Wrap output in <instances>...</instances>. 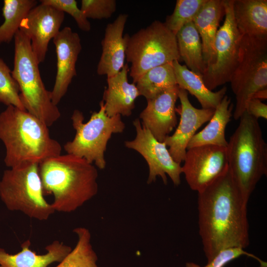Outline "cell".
<instances>
[{"mask_svg":"<svg viewBox=\"0 0 267 267\" xmlns=\"http://www.w3.org/2000/svg\"><path fill=\"white\" fill-rule=\"evenodd\" d=\"M247 203L228 167L198 192L199 233L208 262L223 250L249 245Z\"/></svg>","mask_w":267,"mask_h":267,"instance_id":"6da1fadb","label":"cell"},{"mask_svg":"<svg viewBox=\"0 0 267 267\" xmlns=\"http://www.w3.org/2000/svg\"><path fill=\"white\" fill-rule=\"evenodd\" d=\"M0 140L5 149L4 162L9 168L39 164L61 154V145L50 136L43 122L12 105L0 113Z\"/></svg>","mask_w":267,"mask_h":267,"instance_id":"7a4b0ae2","label":"cell"},{"mask_svg":"<svg viewBox=\"0 0 267 267\" xmlns=\"http://www.w3.org/2000/svg\"><path fill=\"white\" fill-rule=\"evenodd\" d=\"M44 194H52L55 211L70 213L98 192V172L86 159L66 154L49 158L39 165Z\"/></svg>","mask_w":267,"mask_h":267,"instance_id":"3957f363","label":"cell"},{"mask_svg":"<svg viewBox=\"0 0 267 267\" xmlns=\"http://www.w3.org/2000/svg\"><path fill=\"white\" fill-rule=\"evenodd\" d=\"M227 146L228 166L243 198L267 174V145L258 120L246 111Z\"/></svg>","mask_w":267,"mask_h":267,"instance_id":"277c9868","label":"cell"},{"mask_svg":"<svg viewBox=\"0 0 267 267\" xmlns=\"http://www.w3.org/2000/svg\"><path fill=\"white\" fill-rule=\"evenodd\" d=\"M14 57L12 75L17 83L20 98L26 111L48 127L61 116L57 106L51 100V91L42 79L38 62L29 39L20 30L14 38Z\"/></svg>","mask_w":267,"mask_h":267,"instance_id":"5b68a950","label":"cell"},{"mask_svg":"<svg viewBox=\"0 0 267 267\" xmlns=\"http://www.w3.org/2000/svg\"><path fill=\"white\" fill-rule=\"evenodd\" d=\"M127 37L126 59L134 84L149 70L180 60L176 35L164 22L154 21Z\"/></svg>","mask_w":267,"mask_h":267,"instance_id":"8992f818","label":"cell"},{"mask_svg":"<svg viewBox=\"0 0 267 267\" xmlns=\"http://www.w3.org/2000/svg\"><path fill=\"white\" fill-rule=\"evenodd\" d=\"M99 105V110L93 112L86 123H84L83 113L78 110L74 111L71 120L76 134L63 148L67 154L94 163L101 170L106 166L104 152L109 139L112 134L123 133L125 125L120 115L111 117L106 115L102 100Z\"/></svg>","mask_w":267,"mask_h":267,"instance_id":"52a82bcc","label":"cell"},{"mask_svg":"<svg viewBox=\"0 0 267 267\" xmlns=\"http://www.w3.org/2000/svg\"><path fill=\"white\" fill-rule=\"evenodd\" d=\"M39 165L5 170L0 179V198L8 210L45 221L55 211L44 197Z\"/></svg>","mask_w":267,"mask_h":267,"instance_id":"ba28073f","label":"cell"},{"mask_svg":"<svg viewBox=\"0 0 267 267\" xmlns=\"http://www.w3.org/2000/svg\"><path fill=\"white\" fill-rule=\"evenodd\" d=\"M229 82L235 95L233 116L237 120L254 94L267 89V39L242 35L238 61Z\"/></svg>","mask_w":267,"mask_h":267,"instance_id":"9c48e42d","label":"cell"},{"mask_svg":"<svg viewBox=\"0 0 267 267\" xmlns=\"http://www.w3.org/2000/svg\"><path fill=\"white\" fill-rule=\"evenodd\" d=\"M232 3L233 0H223L225 17L216 36L215 60L202 76L206 87L211 91L229 82L238 59L242 35L235 23Z\"/></svg>","mask_w":267,"mask_h":267,"instance_id":"30bf717a","label":"cell"},{"mask_svg":"<svg viewBox=\"0 0 267 267\" xmlns=\"http://www.w3.org/2000/svg\"><path fill=\"white\" fill-rule=\"evenodd\" d=\"M133 124L136 133L135 137L126 141L125 145L138 152L146 160L149 168L147 183L155 181L157 177L159 176L167 184L168 175L175 185H179L182 174L180 164L173 159L165 143L157 140L142 125L139 119L134 120Z\"/></svg>","mask_w":267,"mask_h":267,"instance_id":"8fae6325","label":"cell"},{"mask_svg":"<svg viewBox=\"0 0 267 267\" xmlns=\"http://www.w3.org/2000/svg\"><path fill=\"white\" fill-rule=\"evenodd\" d=\"M184 162L182 173L189 187L198 192L227 169V147L204 145L187 149Z\"/></svg>","mask_w":267,"mask_h":267,"instance_id":"7c38bea8","label":"cell"},{"mask_svg":"<svg viewBox=\"0 0 267 267\" xmlns=\"http://www.w3.org/2000/svg\"><path fill=\"white\" fill-rule=\"evenodd\" d=\"M64 17L63 12L41 3L22 20L19 30L30 40L39 64L44 61L49 43L60 31Z\"/></svg>","mask_w":267,"mask_h":267,"instance_id":"4fadbf2b","label":"cell"},{"mask_svg":"<svg viewBox=\"0 0 267 267\" xmlns=\"http://www.w3.org/2000/svg\"><path fill=\"white\" fill-rule=\"evenodd\" d=\"M178 98L180 105L176 110L180 115L179 124L174 133L168 135L163 142L169 147L173 159L180 164L184 161L189 142L196 131L210 121L215 109L195 108L188 99V92L179 88Z\"/></svg>","mask_w":267,"mask_h":267,"instance_id":"5bb4252c","label":"cell"},{"mask_svg":"<svg viewBox=\"0 0 267 267\" xmlns=\"http://www.w3.org/2000/svg\"><path fill=\"white\" fill-rule=\"evenodd\" d=\"M57 57V72L51 91L52 103L57 106L76 76V64L82 50L79 35L68 26L60 30L53 39Z\"/></svg>","mask_w":267,"mask_h":267,"instance_id":"9a60e30c","label":"cell"},{"mask_svg":"<svg viewBox=\"0 0 267 267\" xmlns=\"http://www.w3.org/2000/svg\"><path fill=\"white\" fill-rule=\"evenodd\" d=\"M178 89L176 85L147 100V106L140 114L142 125L159 141L163 142L177 125Z\"/></svg>","mask_w":267,"mask_h":267,"instance_id":"2e32d148","label":"cell"},{"mask_svg":"<svg viewBox=\"0 0 267 267\" xmlns=\"http://www.w3.org/2000/svg\"><path fill=\"white\" fill-rule=\"evenodd\" d=\"M128 17L127 14H120L106 26L101 41L102 53L97 66L98 75L112 77L125 64L127 37V34L123 36V32Z\"/></svg>","mask_w":267,"mask_h":267,"instance_id":"e0dca14e","label":"cell"},{"mask_svg":"<svg viewBox=\"0 0 267 267\" xmlns=\"http://www.w3.org/2000/svg\"><path fill=\"white\" fill-rule=\"evenodd\" d=\"M129 71V66L126 63L118 74L107 78L108 86L102 100L108 117L117 115L129 116L134 108L135 100L140 94L135 84L128 81Z\"/></svg>","mask_w":267,"mask_h":267,"instance_id":"ac0fdd59","label":"cell"},{"mask_svg":"<svg viewBox=\"0 0 267 267\" xmlns=\"http://www.w3.org/2000/svg\"><path fill=\"white\" fill-rule=\"evenodd\" d=\"M29 240L21 244V250L14 254L0 248V267H48L55 262L60 263L72 250L71 247L58 240L45 247L46 253L39 255L32 251Z\"/></svg>","mask_w":267,"mask_h":267,"instance_id":"d6986e66","label":"cell"},{"mask_svg":"<svg viewBox=\"0 0 267 267\" xmlns=\"http://www.w3.org/2000/svg\"><path fill=\"white\" fill-rule=\"evenodd\" d=\"M224 14L223 0H207L193 21L201 39L206 70L215 62L216 36Z\"/></svg>","mask_w":267,"mask_h":267,"instance_id":"ffe728a7","label":"cell"},{"mask_svg":"<svg viewBox=\"0 0 267 267\" xmlns=\"http://www.w3.org/2000/svg\"><path fill=\"white\" fill-rule=\"evenodd\" d=\"M232 8L242 35L267 39V0H233Z\"/></svg>","mask_w":267,"mask_h":267,"instance_id":"44dd1931","label":"cell"},{"mask_svg":"<svg viewBox=\"0 0 267 267\" xmlns=\"http://www.w3.org/2000/svg\"><path fill=\"white\" fill-rule=\"evenodd\" d=\"M233 105L231 99L225 95L215 110L209 123L196 133L189 142L187 149L204 145L227 147L225 132L232 115Z\"/></svg>","mask_w":267,"mask_h":267,"instance_id":"7402d4cb","label":"cell"},{"mask_svg":"<svg viewBox=\"0 0 267 267\" xmlns=\"http://www.w3.org/2000/svg\"><path fill=\"white\" fill-rule=\"evenodd\" d=\"M177 84L178 87L194 95L200 103L202 108L215 109L225 95L227 88L222 87L214 92L205 86L202 76L191 71L179 61L172 62Z\"/></svg>","mask_w":267,"mask_h":267,"instance_id":"603a6c76","label":"cell"},{"mask_svg":"<svg viewBox=\"0 0 267 267\" xmlns=\"http://www.w3.org/2000/svg\"><path fill=\"white\" fill-rule=\"evenodd\" d=\"M180 59L188 69L202 76L205 65L199 33L193 22L182 27L176 35Z\"/></svg>","mask_w":267,"mask_h":267,"instance_id":"cb8c5ba5","label":"cell"},{"mask_svg":"<svg viewBox=\"0 0 267 267\" xmlns=\"http://www.w3.org/2000/svg\"><path fill=\"white\" fill-rule=\"evenodd\" d=\"M135 84L140 95L143 96L146 100L177 85L172 62L149 70Z\"/></svg>","mask_w":267,"mask_h":267,"instance_id":"d4e9b609","label":"cell"},{"mask_svg":"<svg viewBox=\"0 0 267 267\" xmlns=\"http://www.w3.org/2000/svg\"><path fill=\"white\" fill-rule=\"evenodd\" d=\"M38 4L36 0H4L2 9L4 21L0 26V44L9 43L19 30L22 20Z\"/></svg>","mask_w":267,"mask_h":267,"instance_id":"484cf974","label":"cell"},{"mask_svg":"<svg viewBox=\"0 0 267 267\" xmlns=\"http://www.w3.org/2000/svg\"><path fill=\"white\" fill-rule=\"evenodd\" d=\"M77 235V243L70 252L55 267H98L97 256L91 243V234L85 227L73 229Z\"/></svg>","mask_w":267,"mask_h":267,"instance_id":"4316f807","label":"cell"},{"mask_svg":"<svg viewBox=\"0 0 267 267\" xmlns=\"http://www.w3.org/2000/svg\"><path fill=\"white\" fill-rule=\"evenodd\" d=\"M207 0H177L172 14L164 22L175 35L185 24L193 22Z\"/></svg>","mask_w":267,"mask_h":267,"instance_id":"83f0119b","label":"cell"},{"mask_svg":"<svg viewBox=\"0 0 267 267\" xmlns=\"http://www.w3.org/2000/svg\"><path fill=\"white\" fill-rule=\"evenodd\" d=\"M0 102L7 106H13L25 110L20 96L18 85L12 75L11 71L0 58Z\"/></svg>","mask_w":267,"mask_h":267,"instance_id":"f1b7e54d","label":"cell"},{"mask_svg":"<svg viewBox=\"0 0 267 267\" xmlns=\"http://www.w3.org/2000/svg\"><path fill=\"white\" fill-rule=\"evenodd\" d=\"M81 10L87 18L108 19L116 9L115 0H82Z\"/></svg>","mask_w":267,"mask_h":267,"instance_id":"f546056e","label":"cell"},{"mask_svg":"<svg viewBox=\"0 0 267 267\" xmlns=\"http://www.w3.org/2000/svg\"><path fill=\"white\" fill-rule=\"evenodd\" d=\"M41 3L51 6L60 11L70 14L75 20L78 27L82 31L90 30L91 25L77 6L75 0H42Z\"/></svg>","mask_w":267,"mask_h":267,"instance_id":"4dcf8cb0","label":"cell"},{"mask_svg":"<svg viewBox=\"0 0 267 267\" xmlns=\"http://www.w3.org/2000/svg\"><path fill=\"white\" fill-rule=\"evenodd\" d=\"M246 255L257 260L261 264V267H267V263L262 261L260 259L253 254L248 253L241 248H231L223 250L220 251L208 264L204 267L192 262L186 264V267H223L231 261L242 256Z\"/></svg>","mask_w":267,"mask_h":267,"instance_id":"1f68e13d","label":"cell"},{"mask_svg":"<svg viewBox=\"0 0 267 267\" xmlns=\"http://www.w3.org/2000/svg\"><path fill=\"white\" fill-rule=\"evenodd\" d=\"M245 111L258 120L260 118L267 119V105L260 99L251 98L247 104Z\"/></svg>","mask_w":267,"mask_h":267,"instance_id":"d6a6232c","label":"cell"},{"mask_svg":"<svg viewBox=\"0 0 267 267\" xmlns=\"http://www.w3.org/2000/svg\"><path fill=\"white\" fill-rule=\"evenodd\" d=\"M252 98L265 99L267 98V89H261L257 91Z\"/></svg>","mask_w":267,"mask_h":267,"instance_id":"836d02e7","label":"cell"}]
</instances>
